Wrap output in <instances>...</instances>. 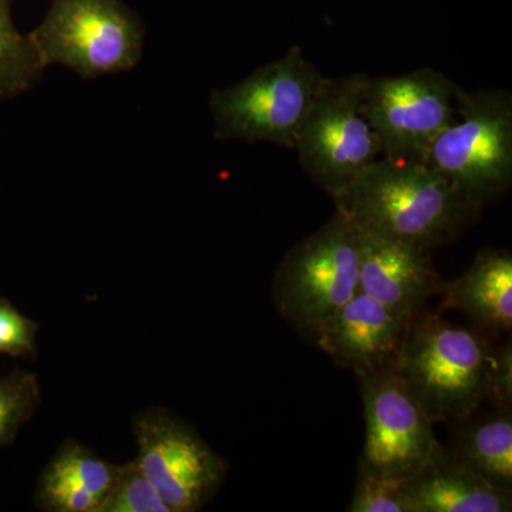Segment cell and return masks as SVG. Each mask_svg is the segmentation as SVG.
Segmentation results:
<instances>
[{
  "mask_svg": "<svg viewBox=\"0 0 512 512\" xmlns=\"http://www.w3.org/2000/svg\"><path fill=\"white\" fill-rule=\"evenodd\" d=\"M359 282V234L336 211L325 225L286 252L276 269V306L289 325L313 342L359 292Z\"/></svg>",
  "mask_w": 512,
  "mask_h": 512,
  "instance_id": "5",
  "label": "cell"
},
{
  "mask_svg": "<svg viewBox=\"0 0 512 512\" xmlns=\"http://www.w3.org/2000/svg\"><path fill=\"white\" fill-rule=\"evenodd\" d=\"M100 512H171L137 460L119 466V474Z\"/></svg>",
  "mask_w": 512,
  "mask_h": 512,
  "instance_id": "19",
  "label": "cell"
},
{
  "mask_svg": "<svg viewBox=\"0 0 512 512\" xmlns=\"http://www.w3.org/2000/svg\"><path fill=\"white\" fill-rule=\"evenodd\" d=\"M412 512H510L512 493L497 490L436 448L427 463L403 481Z\"/></svg>",
  "mask_w": 512,
  "mask_h": 512,
  "instance_id": "13",
  "label": "cell"
},
{
  "mask_svg": "<svg viewBox=\"0 0 512 512\" xmlns=\"http://www.w3.org/2000/svg\"><path fill=\"white\" fill-rule=\"evenodd\" d=\"M137 463L171 512L198 511L227 474V464L191 427L165 412L134 421Z\"/></svg>",
  "mask_w": 512,
  "mask_h": 512,
  "instance_id": "10",
  "label": "cell"
},
{
  "mask_svg": "<svg viewBox=\"0 0 512 512\" xmlns=\"http://www.w3.org/2000/svg\"><path fill=\"white\" fill-rule=\"evenodd\" d=\"M28 36L46 67L86 79L131 70L143 52V26L120 0H53Z\"/></svg>",
  "mask_w": 512,
  "mask_h": 512,
  "instance_id": "6",
  "label": "cell"
},
{
  "mask_svg": "<svg viewBox=\"0 0 512 512\" xmlns=\"http://www.w3.org/2000/svg\"><path fill=\"white\" fill-rule=\"evenodd\" d=\"M453 444L446 447L458 463L497 490L512 493V412L457 421Z\"/></svg>",
  "mask_w": 512,
  "mask_h": 512,
  "instance_id": "15",
  "label": "cell"
},
{
  "mask_svg": "<svg viewBox=\"0 0 512 512\" xmlns=\"http://www.w3.org/2000/svg\"><path fill=\"white\" fill-rule=\"evenodd\" d=\"M45 70L46 64L32 40L16 29L9 3H0V101L29 92Z\"/></svg>",
  "mask_w": 512,
  "mask_h": 512,
  "instance_id": "16",
  "label": "cell"
},
{
  "mask_svg": "<svg viewBox=\"0 0 512 512\" xmlns=\"http://www.w3.org/2000/svg\"><path fill=\"white\" fill-rule=\"evenodd\" d=\"M495 346L439 313L413 319L397 372L431 423H457L491 402Z\"/></svg>",
  "mask_w": 512,
  "mask_h": 512,
  "instance_id": "2",
  "label": "cell"
},
{
  "mask_svg": "<svg viewBox=\"0 0 512 512\" xmlns=\"http://www.w3.org/2000/svg\"><path fill=\"white\" fill-rule=\"evenodd\" d=\"M413 319L359 291L313 343L356 376L397 369Z\"/></svg>",
  "mask_w": 512,
  "mask_h": 512,
  "instance_id": "11",
  "label": "cell"
},
{
  "mask_svg": "<svg viewBox=\"0 0 512 512\" xmlns=\"http://www.w3.org/2000/svg\"><path fill=\"white\" fill-rule=\"evenodd\" d=\"M356 229L359 291L412 318L424 311L431 298L441 295L446 282L431 262V251Z\"/></svg>",
  "mask_w": 512,
  "mask_h": 512,
  "instance_id": "12",
  "label": "cell"
},
{
  "mask_svg": "<svg viewBox=\"0 0 512 512\" xmlns=\"http://www.w3.org/2000/svg\"><path fill=\"white\" fill-rule=\"evenodd\" d=\"M403 481L397 478L359 474L349 512H412L403 491Z\"/></svg>",
  "mask_w": 512,
  "mask_h": 512,
  "instance_id": "20",
  "label": "cell"
},
{
  "mask_svg": "<svg viewBox=\"0 0 512 512\" xmlns=\"http://www.w3.org/2000/svg\"><path fill=\"white\" fill-rule=\"evenodd\" d=\"M357 380L366 423L359 474L412 477L440 446L433 423L397 369L359 375Z\"/></svg>",
  "mask_w": 512,
  "mask_h": 512,
  "instance_id": "9",
  "label": "cell"
},
{
  "mask_svg": "<svg viewBox=\"0 0 512 512\" xmlns=\"http://www.w3.org/2000/svg\"><path fill=\"white\" fill-rule=\"evenodd\" d=\"M491 404L495 409L511 410L512 404V349L511 342L495 346L491 372Z\"/></svg>",
  "mask_w": 512,
  "mask_h": 512,
  "instance_id": "22",
  "label": "cell"
},
{
  "mask_svg": "<svg viewBox=\"0 0 512 512\" xmlns=\"http://www.w3.org/2000/svg\"><path fill=\"white\" fill-rule=\"evenodd\" d=\"M456 103L457 120L424 161L481 211L512 185V94L458 89Z\"/></svg>",
  "mask_w": 512,
  "mask_h": 512,
  "instance_id": "4",
  "label": "cell"
},
{
  "mask_svg": "<svg viewBox=\"0 0 512 512\" xmlns=\"http://www.w3.org/2000/svg\"><path fill=\"white\" fill-rule=\"evenodd\" d=\"M366 80L365 73L329 77L293 148L302 170L332 200L382 158L379 138L362 110Z\"/></svg>",
  "mask_w": 512,
  "mask_h": 512,
  "instance_id": "7",
  "label": "cell"
},
{
  "mask_svg": "<svg viewBox=\"0 0 512 512\" xmlns=\"http://www.w3.org/2000/svg\"><path fill=\"white\" fill-rule=\"evenodd\" d=\"M37 323L0 298V353L13 357L32 356L36 350Z\"/></svg>",
  "mask_w": 512,
  "mask_h": 512,
  "instance_id": "21",
  "label": "cell"
},
{
  "mask_svg": "<svg viewBox=\"0 0 512 512\" xmlns=\"http://www.w3.org/2000/svg\"><path fill=\"white\" fill-rule=\"evenodd\" d=\"M328 80L301 47H289L241 82L211 93L215 138L293 150L306 114Z\"/></svg>",
  "mask_w": 512,
  "mask_h": 512,
  "instance_id": "3",
  "label": "cell"
},
{
  "mask_svg": "<svg viewBox=\"0 0 512 512\" xmlns=\"http://www.w3.org/2000/svg\"><path fill=\"white\" fill-rule=\"evenodd\" d=\"M458 89L431 67L367 76L362 110L379 138L382 157L426 160L436 138L457 120Z\"/></svg>",
  "mask_w": 512,
  "mask_h": 512,
  "instance_id": "8",
  "label": "cell"
},
{
  "mask_svg": "<svg viewBox=\"0 0 512 512\" xmlns=\"http://www.w3.org/2000/svg\"><path fill=\"white\" fill-rule=\"evenodd\" d=\"M39 402V382L32 373L15 370L0 377V447L15 440L20 427L33 416Z\"/></svg>",
  "mask_w": 512,
  "mask_h": 512,
  "instance_id": "18",
  "label": "cell"
},
{
  "mask_svg": "<svg viewBox=\"0 0 512 512\" xmlns=\"http://www.w3.org/2000/svg\"><path fill=\"white\" fill-rule=\"evenodd\" d=\"M117 474H119V466H113L101 460L94 456L92 451L79 444L67 443L57 451L42 476L55 478L63 483L73 484L90 491L100 498L101 507H103Z\"/></svg>",
  "mask_w": 512,
  "mask_h": 512,
  "instance_id": "17",
  "label": "cell"
},
{
  "mask_svg": "<svg viewBox=\"0 0 512 512\" xmlns=\"http://www.w3.org/2000/svg\"><path fill=\"white\" fill-rule=\"evenodd\" d=\"M444 311H458L476 323L485 336L512 329V255L507 249L487 248L450 284H444Z\"/></svg>",
  "mask_w": 512,
  "mask_h": 512,
  "instance_id": "14",
  "label": "cell"
},
{
  "mask_svg": "<svg viewBox=\"0 0 512 512\" xmlns=\"http://www.w3.org/2000/svg\"><path fill=\"white\" fill-rule=\"evenodd\" d=\"M333 201L356 228L427 251L460 237L480 212L412 158H379Z\"/></svg>",
  "mask_w": 512,
  "mask_h": 512,
  "instance_id": "1",
  "label": "cell"
},
{
  "mask_svg": "<svg viewBox=\"0 0 512 512\" xmlns=\"http://www.w3.org/2000/svg\"><path fill=\"white\" fill-rule=\"evenodd\" d=\"M0 3H10V0H0Z\"/></svg>",
  "mask_w": 512,
  "mask_h": 512,
  "instance_id": "23",
  "label": "cell"
}]
</instances>
